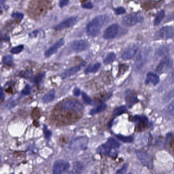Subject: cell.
I'll list each match as a JSON object with an SVG mask.
<instances>
[{
  "label": "cell",
  "mask_w": 174,
  "mask_h": 174,
  "mask_svg": "<svg viewBox=\"0 0 174 174\" xmlns=\"http://www.w3.org/2000/svg\"><path fill=\"white\" fill-rule=\"evenodd\" d=\"M24 49V45L23 44H20V45H19V46L12 48L11 50H10V52L14 54H19V53L22 52Z\"/></svg>",
  "instance_id": "cell-30"
},
{
  "label": "cell",
  "mask_w": 174,
  "mask_h": 174,
  "mask_svg": "<svg viewBox=\"0 0 174 174\" xmlns=\"http://www.w3.org/2000/svg\"><path fill=\"white\" fill-rule=\"evenodd\" d=\"M5 98V94L3 92V89L1 87H0V99H4Z\"/></svg>",
  "instance_id": "cell-44"
},
{
  "label": "cell",
  "mask_w": 174,
  "mask_h": 174,
  "mask_svg": "<svg viewBox=\"0 0 174 174\" xmlns=\"http://www.w3.org/2000/svg\"><path fill=\"white\" fill-rule=\"evenodd\" d=\"M127 110V108L125 106H121L116 108L113 111V115L114 117L120 116L121 114L125 113Z\"/></svg>",
  "instance_id": "cell-24"
},
{
  "label": "cell",
  "mask_w": 174,
  "mask_h": 174,
  "mask_svg": "<svg viewBox=\"0 0 174 174\" xmlns=\"http://www.w3.org/2000/svg\"><path fill=\"white\" fill-rule=\"evenodd\" d=\"M2 62L5 64H12L13 63V57L12 56L10 55H7L3 56L2 58Z\"/></svg>",
  "instance_id": "cell-31"
},
{
  "label": "cell",
  "mask_w": 174,
  "mask_h": 174,
  "mask_svg": "<svg viewBox=\"0 0 174 174\" xmlns=\"http://www.w3.org/2000/svg\"><path fill=\"white\" fill-rule=\"evenodd\" d=\"M165 17V12L163 10H161L160 11H159L154 20V25L155 26L159 25Z\"/></svg>",
  "instance_id": "cell-21"
},
{
  "label": "cell",
  "mask_w": 174,
  "mask_h": 174,
  "mask_svg": "<svg viewBox=\"0 0 174 174\" xmlns=\"http://www.w3.org/2000/svg\"><path fill=\"white\" fill-rule=\"evenodd\" d=\"M109 147L112 150V149H117L120 147V144L119 142L116 141L115 139L113 138H109L108 140L106 142Z\"/></svg>",
  "instance_id": "cell-23"
},
{
  "label": "cell",
  "mask_w": 174,
  "mask_h": 174,
  "mask_svg": "<svg viewBox=\"0 0 174 174\" xmlns=\"http://www.w3.org/2000/svg\"><path fill=\"white\" fill-rule=\"evenodd\" d=\"M101 63L99 62L94 63L93 64H90L85 69V73L89 74V73H96L99 70V68H101Z\"/></svg>",
  "instance_id": "cell-19"
},
{
  "label": "cell",
  "mask_w": 174,
  "mask_h": 174,
  "mask_svg": "<svg viewBox=\"0 0 174 174\" xmlns=\"http://www.w3.org/2000/svg\"><path fill=\"white\" fill-rule=\"evenodd\" d=\"M114 12H115V14L117 15H121L126 12V10L124 7H119L118 8L115 9Z\"/></svg>",
  "instance_id": "cell-39"
},
{
  "label": "cell",
  "mask_w": 174,
  "mask_h": 174,
  "mask_svg": "<svg viewBox=\"0 0 174 174\" xmlns=\"http://www.w3.org/2000/svg\"><path fill=\"white\" fill-rule=\"evenodd\" d=\"M64 44V40L63 38H61L56 43L49 47V49L44 52V56L46 57H49L53 54L56 53V52L58 51V50L60 49V47Z\"/></svg>",
  "instance_id": "cell-14"
},
{
  "label": "cell",
  "mask_w": 174,
  "mask_h": 174,
  "mask_svg": "<svg viewBox=\"0 0 174 174\" xmlns=\"http://www.w3.org/2000/svg\"><path fill=\"white\" fill-rule=\"evenodd\" d=\"M82 6L85 9H92L93 8V4L91 2H87L86 3L83 4Z\"/></svg>",
  "instance_id": "cell-41"
},
{
  "label": "cell",
  "mask_w": 174,
  "mask_h": 174,
  "mask_svg": "<svg viewBox=\"0 0 174 174\" xmlns=\"http://www.w3.org/2000/svg\"><path fill=\"white\" fill-rule=\"evenodd\" d=\"M32 71H30V70H27L26 71H22L19 75L21 76L22 77H24L25 78H27L30 77L32 75Z\"/></svg>",
  "instance_id": "cell-34"
},
{
  "label": "cell",
  "mask_w": 174,
  "mask_h": 174,
  "mask_svg": "<svg viewBox=\"0 0 174 174\" xmlns=\"http://www.w3.org/2000/svg\"><path fill=\"white\" fill-rule=\"evenodd\" d=\"M127 168H128V165L127 164H124L122 168H120V169H118V171H117L115 174H125V172L127 171Z\"/></svg>",
  "instance_id": "cell-35"
},
{
  "label": "cell",
  "mask_w": 174,
  "mask_h": 174,
  "mask_svg": "<svg viewBox=\"0 0 174 174\" xmlns=\"http://www.w3.org/2000/svg\"><path fill=\"white\" fill-rule=\"evenodd\" d=\"M174 37V28L172 26H165L156 32L155 37L158 39L168 40Z\"/></svg>",
  "instance_id": "cell-5"
},
{
  "label": "cell",
  "mask_w": 174,
  "mask_h": 174,
  "mask_svg": "<svg viewBox=\"0 0 174 174\" xmlns=\"http://www.w3.org/2000/svg\"><path fill=\"white\" fill-rule=\"evenodd\" d=\"M144 17L140 13H133L128 14L122 19L123 25L126 27H131L143 22Z\"/></svg>",
  "instance_id": "cell-2"
},
{
  "label": "cell",
  "mask_w": 174,
  "mask_h": 174,
  "mask_svg": "<svg viewBox=\"0 0 174 174\" xmlns=\"http://www.w3.org/2000/svg\"><path fill=\"white\" fill-rule=\"evenodd\" d=\"M170 78H171V80L172 82H174V71L171 73V77H170Z\"/></svg>",
  "instance_id": "cell-45"
},
{
  "label": "cell",
  "mask_w": 174,
  "mask_h": 174,
  "mask_svg": "<svg viewBox=\"0 0 174 174\" xmlns=\"http://www.w3.org/2000/svg\"><path fill=\"white\" fill-rule=\"evenodd\" d=\"M118 139L125 143H131L133 141V137L132 136H124L122 135L118 134L116 135Z\"/></svg>",
  "instance_id": "cell-28"
},
{
  "label": "cell",
  "mask_w": 174,
  "mask_h": 174,
  "mask_svg": "<svg viewBox=\"0 0 174 174\" xmlns=\"http://www.w3.org/2000/svg\"><path fill=\"white\" fill-rule=\"evenodd\" d=\"M84 170V165L80 162H76L74 163L71 171V174H80Z\"/></svg>",
  "instance_id": "cell-18"
},
{
  "label": "cell",
  "mask_w": 174,
  "mask_h": 174,
  "mask_svg": "<svg viewBox=\"0 0 174 174\" xmlns=\"http://www.w3.org/2000/svg\"><path fill=\"white\" fill-rule=\"evenodd\" d=\"M135 153L138 160H140L142 165L149 169L151 168L152 166V162L149 155L141 151H137Z\"/></svg>",
  "instance_id": "cell-11"
},
{
  "label": "cell",
  "mask_w": 174,
  "mask_h": 174,
  "mask_svg": "<svg viewBox=\"0 0 174 174\" xmlns=\"http://www.w3.org/2000/svg\"><path fill=\"white\" fill-rule=\"evenodd\" d=\"M70 165L67 162L63 160H58L53 163V174H62L68 169Z\"/></svg>",
  "instance_id": "cell-6"
},
{
  "label": "cell",
  "mask_w": 174,
  "mask_h": 174,
  "mask_svg": "<svg viewBox=\"0 0 174 174\" xmlns=\"http://www.w3.org/2000/svg\"><path fill=\"white\" fill-rule=\"evenodd\" d=\"M12 18H14L16 19H22L24 18V14L21 12H16L13 13L11 15Z\"/></svg>",
  "instance_id": "cell-38"
},
{
  "label": "cell",
  "mask_w": 174,
  "mask_h": 174,
  "mask_svg": "<svg viewBox=\"0 0 174 174\" xmlns=\"http://www.w3.org/2000/svg\"><path fill=\"white\" fill-rule=\"evenodd\" d=\"M77 22L78 18L76 16H72L60 23V24H58L55 27V29L56 30H61L63 29L68 28L74 25Z\"/></svg>",
  "instance_id": "cell-12"
},
{
  "label": "cell",
  "mask_w": 174,
  "mask_h": 174,
  "mask_svg": "<svg viewBox=\"0 0 174 174\" xmlns=\"http://www.w3.org/2000/svg\"><path fill=\"white\" fill-rule=\"evenodd\" d=\"M106 107H107V105L105 104L101 105H99L97 107L94 108L93 109L91 110L90 111L89 114L90 115H92V116L97 114L98 113H101V112L104 110Z\"/></svg>",
  "instance_id": "cell-26"
},
{
  "label": "cell",
  "mask_w": 174,
  "mask_h": 174,
  "mask_svg": "<svg viewBox=\"0 0 174 174\" xmlns=\"http://www.w3.org/2000/svg\"><path fill=\"white\" fill-rule=\"evenodd\" d=\"M88 138L85 136L75 138L71 141L69 148L75 151L83 150L86 149L88 144Z\"/></svg>",
  "instance_id": "cell-3"
},
{
  "label": "cell",
  "mask_w": 174,
  "mask_h": 174,
  "mask_svg": "<svg viewBox=\"0 0 174 174\" xmlns=\"http://www.w3.org/2000/svg\"><path fill=\"white\" fill-rule=\"evenodd\" d=\"M118 31H119V26L118 24H112L104 31V38L105 40L113 39L117 35Z\"/></svg>",
  "instance_id": "cell-10"
},
{
  "label": "cell",
  "mask_w": 174,
  "mask_h": 174,
  "mask_svg": "<svg viewBox=\"0 0 174 174\" xmlns=\"http://www.w3.org/2000/svg\"><path fill=\"white\" fill-rule=\"evenodd\" d=\"M74 96L76 97H79L80 94V90L78 87H75L73 90Z\"/></svg>",
  "instance_id": "cell-43"
},
{
  "label": "cell",
  "mask_w": 174,
  "mask_h": 174,
  "mask_svg": "<svg viewBox=\"0 0 174 174\" xmlns=\"http://www.w3.org/2000/svg\"><path fill=\"white\" fill-rule=\"evenodd\" d=\"M109 21L108 16L101 15L97 16L90 21L86 27L87 34L89 37H97L99 34L102 27Z\"/></svg>",
  "instance_id": "cell-1"
},
{
  "label": "cell",
  "mask_w": 174,
  "mask_h": 174,
  "mask_svg": "<svg viewBox=\"0 0 174 174\" xmlns=\"http://www.w3.org/2000/svg\"><path fill=\"white\" fill-rule=\"evenodd\" d=\"M43 132H44V136L46 139H49L50 136L52 135V132L47 129V127L44 126L43 128Z\"/></svg>",
  "instance_id": "cell-37"
},
{
  "label": "cell",
  "mask_w": 174,
  "mask_h": 174,
  "mask_svg": "<svg viewBox=\"0 0 174 174\" xmlns=\"http://www.w3.org/2000/svg\"><path fill=\"white\" fill-rule=\"evenodd\" d=\"M128 174H131V173H129Z\"/></svg>",
  "instance_id": "cell-46"
},
{
  "label": "cell",
  "mask_w": 174,
  "mask_h": 174,
  "mask_svg": "<svg viewBox=\"0 0 174 174\" xmlns=\"http://www.w3.org/2000/svg\"><path fill=\"white\" fill-rule=\"evenodd\" d=\"M126 103L129 108H131L138 102V99L135 92L131 90L126 91L125 97Z\"/></svg>",
  "instance_id": "cell-15"
},
{
  "label": "cell",
  "mask_w": 174,
  "mask_h": 174,
  "mask_svg": "<svg viewBox=\"0 0 174 174\" xmlns=\"http://www.w3.org/2000/svg\"><path fill=\"white\" fill-rule=\"evenodd\" d=\"M45 76H46V74L44 73H39L37 75L33 78L32 81L35 84L39 85L43 81Z\"/></svg>",
  "instance_id": "cell-25"
},
{
  "label": "cell",
  "mask_w": 174,
  "mask_h": 174,
  "mask_svg": "<svg viewBox=\"0 0 174 174\" xmlns=\"http://www.w3.org/2000/svg\"><path fill=\"white\" fill-rule=\"evenodd\" d=\"M61 109L64 111L73 110L79 112L83 109V106L77 100H67L62 103Z\"/></svg>",
  "instance_id": "cell-4"
},
{
  "label": "cell",
  "mask_w": 174,
  "mask_h": 174,
  "mask_svg": "<svg viewBox=\"0 0 174 174\" xmlns=\"http://www.w3.org/2000/svg\"><path fill=\"white\" fill-rule=\"evenodd\" d=\"M149 52L147 51H142L140 53L137 57V59L135 62V65L137 68H140L144 64L148 57Z\"/></svg>",
  "instance_id": "cell-16"
},
{
  "label": "cell",
  "mask_w": 174,
  "mask_h": 174,
  "mask_svg": "<svg viewBox=\"0 0 174 174\" xmlns=\"http://www.w3.org/2000/svg\"><path fill=\"white\" fill-rule=\"evenodd\" d=\"M138 49V44L130 45L124 50L121 55V58L125 60L131 59L137 54Z\"/></svg>",
  "instance_id": "cell-8"
},
{
  "label": "cell",
  "mask_w": 174,
  "mask_h": 174,
  "mask_svg": "<svg viewBox=\"0 0 174 174\" xmlns=\"http://www.w3.org/2000/svg\"><path fill=\"white\" fill-rule=\"evenodd\" d=\"M116 59V54L114 53L111 52L107 56L104 60V63L105 64H109L111 63Z\"/></svg>",
  "instance_id": "cell-29"
},
{
  "label": "cell",
  "mask_w": 174,
  "mask_h": 174,
  "mask_svg": "<svg viewBox=\"0 0 174 174\" xmlns=\"http://www.w3.org/2000/svg\"><path fill=\"white\" fill-rule=\"evenodd\" d=\"M69 1L68 0H61L60 1V3H59V6L60 7H64L66 6L69 3Z\"/></svg>",
  "instance_id": "cell-42"
},
{
  "label": "cell",
  "mask_w": 174,
  "mask_h": 174,
  "mask_svg": "<svg viewBox=\"0 0 174 174\" xmlns=\"http://www.w3.org/2000/svg\"><path fill=\"white\" fill-rule=\"evenodd\" d=\"M168 112L171 116H174V100L169 105L168 108Z\"/></svg>",
  "instance_id": "cell-40"
},
{
  "label": "cell",
  "mask_w": 174,
  "mask_h": 174,
  "mask_svg": "<svg viewBox=\"0 0 174 174\" xmlns=\"http://www.w3.org/2000/svg\"><path fill=\"white\" fill-rule=\"evenodd\" d=\"M82 98H83V100L84 102V103L85 104L88 105H91L92 103V100L85 92H83L82 93Z\"/></svg>",
  "instance_id": "cell-33"
},
{
  "label": "cell",
  "mask_w": 174,
  "mask_h": 174,
  "mask_svg": "<svg viewBox=\"0 0 174 174\" xmlns=\"http://www.w3.org/2000/svg\"><path fill=\"white\" fill-rule=\"evenodd\" d=\"M89 44L86 40H76L73 41L71 44V47L76 52H81L88 49Z\"/></svg>",
  "instance_id": "cell-7"
},
{
  "label": "cell",
  "mask_w": 174,
  "mask_h": 174,
  "mask_svg": "<svg viewBox=\"0 0 174 174\" xmlns=\"http://www.w3.org/2000/svg\"><path fill=\"white\" fill-rule=\"evenodd\" d=\"M167 52H168V49L165 47H162L159 48L157 52H156V56L157 57L163 56L165 55Z\"/></svg>",
  "instance_id": "cell-32"
},
{
  "label": "cell",
  "mask_w": 174,
  "mask_h": 174,
  "mask_svg": "<svg viewBox=\"0 0 174 174\" xmlns=\"http://www.w3.org/2000/svg\"><path fill=\"white\" fill-rule=\"evenodd\" d=\"M129 120L131 122H144V123H148V120L147 117H143V116H135L133 117H131L129 118Z\"/></svg>",
  "instance_id": "cell-27"
},
{
  "label": "cell",
  "mask_w": 174,
  "mask_h": 174,
  "mask_svg": "<svg viewBox=\"0 0 174 174\" xmlns=\"http://www.w3.org/2000/svg\"><path fill=\"white\" fill-rule=\"evenodd\" d=\"M31 87L28 84H27L25 86V87L23 89V90H22V95H24V96H28V95H30L31 93Z\"/></svg>",
  "instance_id": "cell-36"
},
{
  "label": "cell",
  "mask_w": 174,
  "mask_h": 174,
  "mask_svg": "<svg viewBox=\"0 0 174 174\" xmlns=\"http://www.w3.org/2000/svg\"><path fill=\"white\" fill-rule=\"evenodd\" d=\"M159 76L153 73H149L147 75L145 83L146 84H151L153 85H156L159 82Z\"/></svg>",
  "instance_id": "cell-17"
},
{
  "label": "cell",
  "mask_w": 174,
  "mask_h": 174,
  "mask_svg": "<svg viewBox=\"0 0 174 174\" xmlns=\"http://www.w3.org/2000/svg\"><path fill=\"white\" fill-rule=\"evenodd\" d=\"M172 64V60L169 57H165L163 58L159 63L156 68V71L157 73H163L169 70Z\"/></svg>",
  "instance_id": "cell-9"
},
{
  "label": "cell",
  "mask_w": 174,
  "mask_h": 174,
  "mask_svg": "<svg viewBox=\"0 0 174 174\" xmlns=\"http://www.w3.org/2000/svg\"><path fill=\"white\" fill-rule=\"evenodd\" d=\"M86 64V62H84L79 65L75 66V67H71L70 68L65 70L64 71H63V73H62V78L65 79V78L70 77L71 76H73L75 74H77L78 71H80L84 67H85Z\"/></svg>",
  "instance_id": "cell-13"
},
{
  "label": "cell",
  "mask_w": 174,
  "mask_h": 174,
  "mask_svg": "<svg viewBox=\"0 0 174 174\" xmlns=\"http://www.w3.org/2000/svg\"><path fill=\"white\" fill-rule=\"evenodd\" d=\"M111 149L109 147V146L105 143L99 146L97 149V152L101 155H108L111 153Z\"/></svg>",
  "instance_id": "cell-20"
},
{
  "label": "cell",
  "mask_w": 174,
  "mask_h": 174,
  "mask_svg": "<svg viewBox=\"0 0 174 174\" xmlns=\"http://www.w3.org/2000/svg\"><path fill=\"white\" fill-rule=\"evenodd\" d=\"M55 91L54 90H52L44 95L42 98V101L43 103H49L55 99Z\"/></svg>",
  "instance_id": "cell-22"
}]
</instances>
